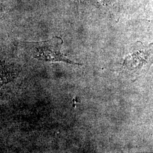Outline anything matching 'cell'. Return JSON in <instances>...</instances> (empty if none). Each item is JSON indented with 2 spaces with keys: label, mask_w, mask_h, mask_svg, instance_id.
<instances>
[{
  "label": "cell",
  "mask_w": 153,
  "mask_h": 153,
  "mask_svg": "<svg viewBox=\"0 0 153 153\" xmlns=\"http://www.w3.org/2000/svg\"><path fill=\"white\" fill-rule=\"evenodd\" d=\"M62 40L60 38H55L48 42L39 44L35 48L34 56L35 58L51 61H64L70 64H76L66 58L60 52Z\"/></svg>",
  "instance_id": "obj_1"
},
{
  "label": "cell",
  "mask_w": 153,
  "mask_h": 153,
  "mask_svg": "<svg viewBox=\"0 0 153 153\" xmlns=\"http://www.w3.org/2000/svg\"><path fill=\"white\" fill-rule=\"evenodd\" d=\"M5 63H0V86L15 77V71Z\"/></svg>",
  "instance_id": "obj_2"
}]
</instances>
